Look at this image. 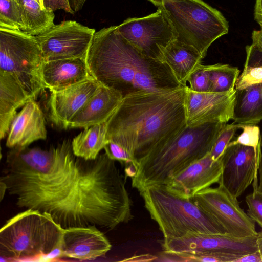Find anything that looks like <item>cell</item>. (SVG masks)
Wrapping results in <instances>:
<instances>
[{
	"mask_svg": "<svg viewBox=\"0 0 262 262\" xmlns=\"http://www.w3.org/2000/svg\"><path fill=\"white\" fill-rule=\"evenodd\" d=\"M115 161L76 156L71 142L49 149L11 148L0 180L19 208L49 214L63 228L112 230L131 221L132 201Z\"/></svg>",
	"mask_w": 262,
	"mask_h": 262,
	"instance_id": "obj_1",
	"label": "cell"
},
{
	"mask_svg": "<svg viewBox=\"0 0 262 262\" xmlns=\"http://www.w3.org/2000/svg\"><path fill=\"white\" fill-rule=\"evenodd\" d=\"M186 87L124 96L106 122L107 140L121 146L137 163L186 125Z\"/></svg>",
	"mask_w": 262,
	"mask_h": 262,
	"instance_id": "obj_2",
	"label": "cell"
},
{
	"mask_svg": "<svg viewBox=\"0 0 262 262\" xmlns=\"http://www.w3.org/2000/svg\"><path fill=\"white\" fill-rule=\"evenodd\" d=\"M85 59L93 78L123 97L183 86L167 64L142 53L119 33L117 26L95 32Z\"/></svg>",
	"mask_w": 262,
	"mask_h": 262,
	"instance_id": "obj_3",
	"label": "cell"
},
{
	"mask_svg": "<svg viewBox=\"0 0 262 262\" xmlns=\"http://www.w3.org/2000/svg\"><path fill=\"white\" fill-rule=\"evenodd\" d=\"M226 123H210L189 126L138 159L128 175L139 192L145 188L166 185L177 173L210 152Z\"/></svg>",
	"mask_w": 262,
	"mask_h": 262,
	"instance_id": "obj_4",
	"label": "cell"
},
{
	"mask_svg": "<svg viewBox=\"0 0 262 262\" xmlns=\"http://www.w3.org/2000/svg\"><path fill=\"white\" fill-rule=\"evenodd\" d=\"M64 231L49 214L25 209L1 228V257L17 260L60 253Z\"/></svg>",
	"mask_w": 262,
	"mask_h": 262,
	"instance_id": "obj_5",
	"label": "cell"
},
{
	"mask_svg": "<svg viewBox=\"0 0 262 262\" xmlns=\"http://www.w3.org/2000/svg\"><path fill=\"white\" fill-rule=\"evenodd\" d=\"M139 193L163 239L180 237L191 232L226 233L190 199L174 195L165 185L148 186Z\"/></svg>",
	"mask_w": 262,
	"mask_h": 262,
	"instance_id": "obj_6",
	"label": "cell"
},
{
	"mask_svg": "<svg viewBox=\"0 0 262 262\" xmlns=\"http://www.w3.org/2000/svg\"><path fill=\"white\" fill-rule=\"evenodd\" d=\"M160 7L176 39L194 47L203 59L210 45L228 32V23L221 12L202 0H165Z\"/></svg>",
	"mask_w": 262,
	"mask_h": 262,
	"instance_id": "obj_7",
	"label": "cell"
},
{
	"mask_svg": "<svg viewBox=\"0 0 262 262\" xmlns=\"http://www.w3.org/2000/svg\"><path fill=\"white\" fill-rule=\"evenodd\" d=\"M44 62L35 36L0 28V72L12 74L33 100L45 89L41 76Z\"/></svg>",
	"mask_w": 262,
	"mask_h": 262,
	"instance_id": "obj_8",
	"label": "cell"
},
{
	"mask_svg": "<svg viewBox=\"0 0 262 262\" xmlns=\"http://www.w3.org/2000/svg\"><path fill=\"white\" fill-rule=\"evenodd\" d=\"M190 199L230 235L257 236L255 222L241 208L237 198L221 183L200 191Z\"/></svg>",
	"mask_w": 262,
	"mask_h": 262,
	"instance_id": "obj_9",
	"label": "cell"
},
{
	"mask_svg": "<svg viewBox=\"0 0 262 262\" xmlns=\"http://www.w3.org/2000/svg\"><path fill=\"white\" fill-rule=\"evenodd\" d=\"M117 29L142 53L158 60L162 51L176 39L174 28L161 7L147 16L126 19Z\"/></svg>",
	"mask_w": 262,
	"mask_h": 262,
	"instance_id": "obj_10",
	"label": "cell"
},
{
	"mask_svg": "<svg viewBox=\"0 0 262 262\" xmlns=\"http://www.w3.org/2000/svg\"><path fill=\"white\" fill-rule=\"evenodd\" d=\"M95 29L74 20H65L35 36L45 61L86 58Z\"/></svg>",
	"mask_w": 262,
	"mask_h": 262,
	"instance_id": "obj_11",
	"label": "cell"
},
{
	"mask_svg": "<svg viewBox=\"0 0 262 262\" xmlns=\"http://www.w3.org/2000/svg\"><path fill=\"white\" fill-rule=\"evenodd\" d=\"M257 238L191 232L180 237L163 239L161 245L163 250L167 251L189 254L218 252L242 256L258 250Z\"/></svg>",
	"mask_w": 262,
	"mask_h": 262,
	"instance_id": "obj_12",
	"label": "cell"
},
{
	"mask_svg": "<svg viewBox=\"0 0 262 262\" xmlns=\"http://www.w3.org/2000/svg\"><path fill=\"white\" fill-rule=\"evenodd\" d=\"M261 156V148L256 151L252 147L241 144L228 146L221 157L223 172L219 183L236 198L253 182V186H257Z\"/></svg>",
	"mask_w": 262,
	"mask_h": 262,
	"instance_id": "obj_13",
	"label": "cell"
},
{
	"mask_svg": "<svg viewBox=\"0 0 262 262\" xmlns=\"http://www.w3.org/2000/svg\"><path fill=\"white\" fill-rule=\"evenodd\" d=\"M237 90L222 93L197 92L186 87L185 100L186 124L195 126L233 120Z\"/></svg>",
	"mask_w": 262,
	"mask_h": 262,
	"instance_id": "obj_14",
	"label": "cell"
},
{
	"mask_svg": "<svg viewBox=\"0 0 262 262\" xmlns=\"http://www.w3.org/2000/svg\"><path fill=\"white\" fill-rule=\"evenodd\" d=\"M222 172L221 158L214 160L209 152L177 173L165 185L174 195L190 199L214 184H219Z\"/></svg>",
	"mask_w": 262,
	"mask_h": 262,
	"instance_id": "obj_15",
	"label": "cell"
},
{
	"mask_svg": "<svg viewBox=\"0 0 262 262\" xmlns=\"http://www.w3.org/2000/svg\"><path fill=\"white\" fill-rule=\"evenodd\" d=\"M100 85L91 77L61 90L52 92L49 101L52 122L59 127L69 128L73 117L94 95Z\"/></svg>",
	"mask_w": 262,
	"mask_h": 262,
	"instance_id": "obj_16",
	"label": "cell"
},
{
	"mask_svg": "<svg viewBox=\"0 0 262 262\" xmlns=\"http://www.w3.org/2000/svg\"><path fill=\"white\" fill-rule=\"evenodd\" d=\"M112 248L107 237L95 226L64 229L60 256L80 261L104 256Z\"/></svg>",
	"mask_w": 262,
	"mask_h": 262,
	"instance_id": "obj_17",
	"label": "cell"
},
{
	"mask_svg": "<svg viewBox=\"0 0 262 262\" xmlns=\"http://www.w3.org/2000/svg\"><path fill=\"white\" fill-rule=\"evenodd\" d=\"M44 115L35 100H30L12 120L6 140L9 148L29 146L35 141L46 140Z\"/></svg>",
	"mask_w": 262,
	"mask_h": 262,
	"instance_id": "obj_18",
	"label": "cell"
},
{
	"mask_svg": "<svg viewBox=\"0 0 262 262\" xmlns=\"http://www.w3.org/2000/svg\"><path fill=\"white\" fill-rule=\"evenodd\" d=\"M123 98L119 91L100 84L94 95L73 117L69 128H85L107 122Z\"/></svg>",
	"mask_w": 262,
	"mask_h": 262,
	"instance_id": "obj_19",
	"label": "cell"
},
{
	"mask_svg": "<svg viewBox=\"0 0 262 262\" xmlns=\"http://www.w3.org/2000/svg\"><path fill=\"white\" fill-rule=\"evenodd\" d=\"M41 80L45 89L58 91L92 77L85 58H72L45 61Z\"/></svg>",
	"mask_w": 262,
	"mask_h": 262,
	"instance_id": "obj_20",
	"label": "cell"
},
{
	"mask_svg": "<svg viewBox=\"0 0 262 262\" xmlns=\"http://www.w3.org/2000/svg\"><path fill=\"white\" fill-rule=\"evenodd\" d=\"M32 99L11 74L0 72V139L6 137L17 110Z\"/></svg>",
	"mask_w": 262,
	"mask_h": 262,
	"instance_id": "obj_21",
	"label": "cell"
},
{
	"mask_svg": "<svg viewBox=\"0 0 262 262\" xmlns=\"http://www.w3.org/2000/svg\"><path fill=\"white\" fill-rule=\"evenodd\" d=\"M203 59L194 47L175 39L162 51L159 60L169 66L178 81L185 86Z\"/></svg>",
	"mask_w": 262,
	"mask_h": 262,
	"instance_id": "obj_22",
	"label": "cell"
},
{
	"mask_svg": "<svg viewBox=\"0 0 262 262\" xmlns=\"http://www.w3.org/2000/svg\"><path fill=\"white\" fill-rule=\"evenodd\" d=\"M233 123L257 124L262 120V83L237 91Z\"/></svg>",
	"mask_w": 262,
	"mask_h": 262,
	"instance_id": "obj_23",
	"label": "cell"
},
{
	"mask_svg": "<svg viewBox=\"0 0 262 262\" xmlns=\"http://www.w3.org/2000/svg\"><path fill=\"white\" fill-rule=\"evenodd\" d=\"M106 122L85 128L71 142L74 154L86 160H94L108 142Z\"/></svg>",
	"mask_w": 262,
	"mask_h": 262,
	"instance_id": "obj_24",
	"label": "cell"
},
{
	"mask_svg": "<svg viewBox=\"0 0 262 262\" xmlns=\"http://www.w3.org/2000/svg\"><path fill=\"white\" fill-rule=\"evenodd\" d=\"M22 11L24 32L36 36L46 32L55 24L54 11L43 8L36 0H17Z\"/></svg>",
	"mask_w": 262,
	"mask_h": 262,
	"instance_id": "obj_25",
	"label": "cell"
},
{
	"mask_svg": "<svg viewBox=\"0 0 262 262\" xmlns=\"http://www.w3.org/2000/svg\"><path fill=\"white\" fill-rule=\"evenodd\" d=\"M210 82V92L222 93L235 89L239 70L227 64L205 66Z\"/></svg>",
	"mask_w": 262,
	"mask_h": 262,
	"instance_id": "obj_26",
	"label": "cell"
},
{
	"mask_svg": "<svg viewBox=\"0 0 262 262\" xmlns=\"http://www.w3.org/2000/svg\"><path fill=\"white\" fill-rule=\"evenodd\" d=\"M0 28L24 32L22 11L17 0H0Z\"/></svg>",
	"mask_w": 262,
	"mask_h": 262,
	"instance_id": "obj_27",
	"label": "cell"
},
{
	"mask_svg": "<svg viewBox=\"0 0 262 262\" xmlns=\"http://www.w3.org/2000/svg\"><path fill=\"white\" fill-rule=\"evenodd\" d=\"M238 129H241L240 124L233 122L230 124L226 123L222 128L210 151L214 160H217L222 157Z\"/></svg>",
	"mask_w": 262,
	"mask_h": 262,
	"instance_id": "obj_28",
	"label": "cell"
},
{
	"mask_svg": "<svg viewBox=\"0 0 262 262\" xmlns=\"http://www.w3.org/2000/svg\"><path fill=\"white\" fill-rule=\"evenodd\" d=\"M240 128L243 130L242 133L228 146L241 144L252 147L256 151L261 148V138L258 126L252 124H240Z\"/></svg>",
	"mask_w": 262,
	"mask_h": 262,
	"instance_id": "obj_29",
	"label": "cell"
},
{
	"mask_svg": "<svg viewBox=\"0 0 262 262\" xmlns=\"http://www.w3.org/2000/svg\"><path fill=\"white\" fill-rule=\"evenodd\" d=\"M262 83V64L245 63L242 74L239 75L235 86L237 91Z\"/></svg>",
	"mask_w": 262,
	"mask_h": 262,
	"instance_id": "obj_30",
	"label": "cell"
},
{
	"mask_svg": "<svg viewBox=\"0 0 262 262\" xmlns=\"http://www.w3.org/2000/svg\"><path fill=\"white\" fill-rule=\"evenodd\" d=\"M248 206L247 214L262 228V192L257 188L245 198Z\"/></svg>",
	"mask_w": 262,
	"mask_h": 262,
	"instance_id": "obj_31",
	"label": "cell"
},
{
	"mask_svg": "<svg viewBox=\"0 0 262 262\" xmlns=\"http://www.w3.org/2000/svg\"><path fill=\"white\" fill-rule=\"evenodd\" d=\"M188 88L197 92H210V82L205 66L201 64L190 76Z\"/></svg>",
	"mask_w": 262,
	"mask_h": 262,
	"instance_id": "obj_32",
	"label": "cell"
},
{
	"mask_svg": "<svg viewBox=\"0 0 262 262\" xmlns=\"http://www.w3.org/2000/svg\"><path fill=\"white\" fill-rule=\"evenodd\" d=\"M45 8L53 11L63 10L67 13L73 14L74 13L71 9L68 0H42Z\"/></svg>",
	"mask_w": 262,
	"mask_h": 262,
	"instance_id": "obj_33",
	"label": "cell"
},
{
	"mask_svg": "<svg viewBox=\"0 0 262 262\" xmlns=\"http://www.w3.org/2000/svg\"><path fill=\"white\" fill-rule=\"evenodd\" d=\"M234 262H262V257L258 249L252 253L242 255Z\"/></svg>",
	"mask_w": 262,
	"mask_h": 262,
	"instance_id": "obj_34",
	"label": "cell"
},
{
	"mask_svg": "<svg viewBox=\"0 0 262 262\" xmlns=\"http://www.w3.org/2000/svg\"><path fill=\"white\" fill-rule=\"evenodd\" d=\"M252 45L262 53V30H254L252 34Z\"/></svg>",
	"mask_w": 262,
	"mask_h": 262,
	"instance_id": "obj_35",
	"label": "cell"
},
{
	"mask_svg": "<svg viewBox=\"0 0 262 262\" xmlns=\"http://www.w3.org/2000/svg\"><path fill=\"white\" fill-rule=\"evenodd\" d=\"M254 19L262 30V0H256L254 8Z\"/></svg>",
	"mask_w": 262,
	"mask_h": 262,
	"instance_id": "obj_36",
	"label": "cell"
},
{
	"mask_svg": "<svg viewBox=\"0 0 262 262\" xmlns=\"http://www.w3.org/2000/svg\"><path fill=\"white\" fill-rule=\"evenodd\" d=\"M157 256L151 254H142L140 255H135L123 261H156Z\"/></svg>",
	"mask_w": 262,
	"mask_h": 262,
	"instance_id": "obj_37",
	"label": "cell"
},
{
	"mask_svg": "<svg viewBox=\"0 0 262 262\" xmlns=\"http://www.w3.org/2000/svg\"><path fill=\"white\" fill-rule=\"evenodd\" d=\"M86 0H68L69 6L75 13L80 10Z\"/></svg>",
	"mask_w": 262,
	"mask_h": 262,
	"instance_id": "obj_38",
	"label": "cell"
},
{
	"mask_svg": "<svg viewBox=\"0 0 262 262\" xmlns=\"http://www.w3.org/2000/svg\"><path fill=\"white\" fill-rule=\"evenodd\" d=\"M259 183L257 189L262 192V156L261 157L258 168Z\"/></svg>",
	"mask_w": 262,
	"mask_h": 262,
	"instance_id": "obj_39",
	"label": "cell"
},
{
	"mask_svg": "<svg viewBox=\"0 0 262 262\" xmlns=\"http://www.w3.org/2000/svg\"><path fill=\"white\" fill-rule=\"evenodd\" d=\"M7 185L6 183L0 180V201H2L7 192Z\"/></svg>",
	"mask_w": 262,
	"mask_h": 262,
	"instance_id": "obj_40",
	"label": "cell"
},
{
	"mask_svg": "<svg viewBox=\"0 0 262 262\" xmlns=\"http://www.w3.org/2000/svg\"><path fill=\"white\" fill-rule=\"evenodd\" d=\"M150 1L154 5L159 7L163 5L165 0H148Z\"/></svg>",
	"mask_w": 262,
	"mask_h": 262,
	"instance_id": "obj_41",
	"label": "cell"
},
{
	"mask_svg": "<svg viewBox=\"0 0 262 262\" xmlns=\"http://www.w3.org/2000/svg\"><path fill=\"white\" fill-rule=\"evenodd\" d=\"M257 243L258 249L259 250L262 257V237H258Z\"/></svg>",
	"mask_w": 262,
	"mask_h": 262,
	"instance_id": "obj_42",
	"label": "cell"
},
{
	"mask_svg": "<svg viewBox=\"0 0 262 262\" xmlns=\"http://www.w3.org/2000/svg\"><path fill=\"white\" fill-rule=\"evenodd\" d=\"M39 4L42 6V8H45L43 5V2L42 0H36Z\"/></svg>",
	"mask_w": 262,
	"mask_h": 262,
	"instance_id": "obj_43",
	"label": "cell"
},
{
	"mask_svg": "<svg viewBox=\"0 0 262 262\" xmlns=\"http://www.w3.org/2000/svg\"><path fill=\"white\" fill-rule=\"evenodd\" d=\"M257 236L258 237H262V230L257 232Z\"/></svg>",
	"mask_w": 262,
	"mask_h": 262,
	"instance_id": "obj_44",
	"label": "cell"
},
{
	"mask_svg": "<svg viewBox=\"0 0 262 262\" xmlns=\"http://www.w3.org/2000/svg\"><path fill=\"white\" fill-rule=\"evenodd\" d=\"M261 147H262V137H261Z\"/></svg>",
	"mask_w": 262,
	"mask_h": 262,
	"instance_id": "obj_45",
	"label": "cell"
}]
</instances>
